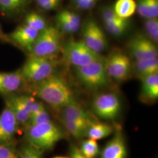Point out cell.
Returning a JSON list of instances; mask_svg holds the SVG:
<instances>
[{
    "instance_id": "1",
    "label": "cell",
    "mask_w": 158,
    "mask_h": 158,
    "mask_svg": "<svg viewBox=\"0 0 158 158\" xmlns=\"http://www.w3.org/2000/svg\"><path fill=\"white\" fill-rule=\"evenodd\" d=\"M35 93L42 101L56 109L75 102L73 91L68 83L62 78L53 74L37 83Z\"/></svg>"
},
{
    "instance_id": "2",
    "label": "cell",
    "mask_w": 158,
    "mask_h": 158,
    "mask_svg": "<svg viewBox=\"0 0 158 158\" xmlns=\"http://www.w3.org/2000/svg\"><path fill=\"white\" fill-rule=\"evenodd\" d=\"M65 137L62 128L52 121L28 126L26 138L28 143L43 151L49 150Z\"/></svg>"
},
{
    "instance_id": "3",
    "label": "cell",
    "mask_w": 158,
    "mask_h": 158,
    "mask_svg": "<svg viewBox=\"0 0 158 158\" xmlns=\"http://www.w3.org/2000/svg\"><path fill=\"white\" fill-rule=\"evenodd\" d=\"M62 43L60 30L53 26H46L40 31L30 49V56L51 57L59 51Z\"/></svg>"
},
{
    "instance_id": "4",
    "label": "cell",
    "mask_w": 158,
    "mask_h": 158,
    "mask_svg": "<svg viewBox=\"0 0 158 158\" xmlns=\"http://www.w3.org/2000/svg\"><path fill=\"white\" fill-rule=\"evenodd\" d=\"M55 68L50 57L30 56L20 71L23 80L37 83L52 76Z\"/></svg>"
},
{
    "instance_id": "5",
    "label": "cell",
    "mask_w": 158,
    "mask_h": 158,
    "mask_svg": "<svg viewBox=\"0 0 158 158\" xmlns=\"http://www.w3.org/2000/svg\"><path fill=\"white\" fill-rule=\"evenodd\" d=\"M64 54L68 62L75 67L102 60L100 53L93 51L83 40H70L64 47Z\"/></svg>"
},
{
    "instance_id": "6",
    "label": "cell",
    "mask_w": 158,
    "mask_h": 158,
    "mask_svg": "<svg viewBox=\"0 0 158 158\" xmlns=\"http://www.w3.org/2000/svg\"><path fill=\"white\" fill-rule=\"evenodd\" d=\"M76 74L82 84L90 88H99L107 84V74L103 60L76 67Z\"/></svg>"
},
{
    "instance_id": "7",
    "label": "cell",
    "mask_w": 158,
    "mask_h": 158,
    "mask_svg": "<svg viewBox=\"0 0 158 158\" xmlns=\"http://www.w3.org/2000/svg\"><path fill=\"white\" fill-rule=\"evenodd\" d=\"M92 108L100 118L106 120H114L121 112V102L115 94L104 93L97 95L93 99Z\"/></svg>"
},
{
    "instance_id": "8",
    "label": "cell",
    "mask_w": 158,
    "mask_h": 158,
    "mask_svg": "<svg viewBox=\"0 0 158 158\" xmlns=\"http://www.w3.org/2000/svg\"><path fill=\"white\" fill-rule=\"evenodd\" d=\"M104 63L108 77L118 81L128 78L131 64L129 57L124 53L119 51L114 52Z\"/></svg>"
},
{
    "instance_id": "9",
    "label": "cell",
    "mask_w": 158,
    "mask_h": 158,
    "mask_svg": "<svg viewBox=\"0 0 158 158\" xmlns=\"http://www.w3.org/2000/svg\"><path fill=\"white\" fill-rule=\"evenodd\" d=\"M82 31L83 41L91 49L98 53L106 50L108 45L106 36L95 21L91 19L87 21Z\"/></svg>"
},
{
    "instance_id": "10",
    "label": "cell",
    "mask_w": 158,
    "mask_h": 158,
    "mask_svg": "<svg viewBox=\"0 0 158 158\" xmlns=\"http://www.w3.org/2000/svg\"><path fill=\"white\" fill-rule=\"evenodd\" d=\"M131 54L136 60L158 58V49L156 44L141 34L136 35L129 42Z\"/></svg>"
},
{
    "instance_id": "11",
    "label": "cell",
    "mask_w": 158,
    "mask_h": 158,
    "mask_svg": "<svg viewBox=\"0 0 158 158\" xmlns=\"http://www.w3.org/2000/svg\"><path fill=\"white\" fill-rule=\"evenodd\" d=\"M18 123L11 107L6 104L0 114V145L12 142L17 132Z\"/></svg>"
},
{
    "instance_id": "12",
    "label": "cell",
    "mask_w": 158,
    "mask_h": 158,
    "mask_svg": "<svg viewBox=\"0 0 158 158\" xmlns=\"http://www.w3.org/2000/svg\"><path fill=\"white\" fill-rule=\"evenodd\" d=\"M35 102L34 97L28 96H15L7 102L11 107L18 124L28 123L30 118L32 105Z\"/></svg>"
},
{
    "instance_id": "13",
    "label": "cell",
    "mask_w": 158,
    "mask_h": 158,
    "mask_svg": "<svg viewBox=\"0 0 158 158\" xmlns=\"http://www.w3.org/2000/svg\"><path fill=\"white\" fill-rule=\"evenodd\" d=\"M39 32L23 23L12 32L8 35V37L15 45H17L29 51L36 40Z\"/></svg>"
},
{
    "instance_id": "14",
    "label": "cell",
    "mask_w": 158,
    "mask_h": 158,
    "mask_svg": "<svg viewBox=\"0 0 158 158\" xmlns=\"http://www.w3.org/2000/svg\"><path fill=\"white\" fill-rule=\"evenodd\" d=\"M127 149L123 134L117 131L101 152L100 158H127Z\"/></svg>"
},
{
    "instance_id": "15",
    "label": "cell",
    "mask_w": 158,
    "mask_h": 158,
    "mask_svg": "<svg viewBox=\"0 0 158 158\" xmlns=\"http://www.w3.org/2000/svg\"><path fill=\"white\" fill-rule=\"evenodd\" d=\"M23 81L20 70L13 72H0V94H9L18 90Z\"/></svg>"
},
{
    "instance_id": "16",
    "label": "cell",
    "mask_w": 158,
    "mask_h": 158,
    "mask_svg": "<svg viewBox=\"0 0 158 158\" xmlns=\"http://www.w3.org/2000/svg\"><path fill=\"white\" fill-rule=\"evenodd\" d=\"M62 108L63 120L81 121L91 123L94 121L92 116L76 102L70 103Z\"/></svg>"
},
{
    "instance_id": "17",
    "label": "cell",
    "mask_w": 158,
    "mask_h": 158,
    "mask_svg": "<svg viewBox=\"0 0 158 158\" xmlns=\"http://www.w3.org/2000/svg\"><path fill=\"white\" fill-rule=\"evenodd\" d=\"M142 96L148 100L158 98V73L141 77Z\"/></svg>"
},
{
    "instance_id": "18",
    "label": "cell",
    "mask_w": 158,
    "mask_h": 158,
    "mask_svg": "<svg viewBox=\"0 0 158 158\" xmlns=\"http://www.w3.org/2000/svg\"><path fill=\"white\" fill-rule=\"evenodd\" d=\"M113 131L114 128L111 125L95 121L89 127L85 136L90 139L97 141L110 135Z\"/></svg>"
},
{
    "instance_id": "19",
    "label": "cell",
    "mask_w": 158,
    "mask_h": 158,
    "mask_svg": "<svg viewBox=\"0 0 158 158\" xmlns=\"http://www.w3.org/2000/svg\"><path fill=\"white\" fill-rule=\"evenodd\" d=\"M134 66L136 72L141 78L158 73V58L136 60Z\"/></svg>"
},
{
    "instance_id": "20",
    "label": "cell",
    "mask_w": 158,
    "mask_h": 158,
    "mask_svg": "<svg viewBox=\"0 0 158 158\" xmlns=\"http://www.w3.org/2000/svg\"><path fill=\"white\" fill-rule=\"evenodd\" d=\"M28 0H0V10L5 15L13 16L26 8Z\"/></svg>"
},
{
    "instance_id": "21",
    "label": "cell",
    "mask_w": 158,
    "mask_h": 158,
    "mask_svg": "<svg viewBox=\"0 0 158 158\" xmlns=\"http://www.w3.org/2000/svg\"><path fill=\"white\" fill-rule=\"evenodd\" d=\"M113 9L119 17L128 19L135 12L136 3L135 0H117Z\"/></svg>"
},
{
    "instance_id": "22",
    "label": "cell",
    "mask_w": 158,
    "mask_h": 158,
    "mask_svg": "<svg viewBox=\"0 0 158 158\" xmlns=\"http://www.w3.org/2000/svg\"><path fill=\"white\" fill-rule=\"evenodd\" d=\"M61 121L69 134L76 138H80L86 135L87 130L92 123L63 119H61Z\"/></svg>"
},
{
    "instance_id": "23",
    "label": "cell",
    "mask_w": 158,
    "mask_h": 158,
    "mask_svg": "<svg viewBox=\"0 0 158 158\" xmlns=\"http://www.w3.org/2000/svg\"><path fill=\"white\" fill-rule=\"evenodd\" d=\"M24 23L38 32L45 28L47 26L45 18L39 14L34 12H30L26 15Z\"/></svg>"
},
{
    "instance_id": "24",
    "label": "cell",
    "mask_w": 158,
    "mask_h": 158,
    "mask_svg": "<svg viewBox=\"0 0 158 158\" xmlns=\"http://www.w3.org/2000/svg\"><path fill=\"white\" fill-rule=\"evenodd\" d=\"M79 149L87 158H96L100 151L98 145L96 140L90 138L82 142Z\"/></svg>"
},
{
    "instance_id": "25",
    "label": "cell",
    "mask_w": 158,
    "mask_h": 158,
    "mask_svg": "<svg viewBox=\"0 0 158 158\" xmlns=\"http://www.w3.org/2000/svg\"><path fill=\"white\" fill-rule=\"evenodd\" d=\"M104 23L108 32L114 36L123 35L128 27V19H121L117 21H104Z\"/></svg>"
},
{
    "instance_id": "26",
    "label": "cell",
    "mask_w": 158,
    "mask_h": 158,
    "mask_svg": "<svg viewBox=\"0 0 158 158\" xmlns=\"http://www.w3.org/2000/svg\"><path fill=\"white\" fill-rule=\"evenodd\" d=\"M144 28L147 32V37L155 44L156 42H158V18L146 19L144 23Z\"/></svg>"
},
{
    "instance_id": "27",
    "label": "cell",
    "mask_w": 158,
    "mask_h": 158,
    "mask_svg": "<svg viewBox=\"0 0 158 158\" xmlns=\"http://www.w3.org/2000/svg\"><path fill=\"white\" fill-rule=\"evenodd\" d=\"M43 151L31 144L23 145L18 152L19 158H42Z\"/></svg>"
},
{
    "instance_id": "28",
    "label": "cell",
    "mask_w": 158,
    "mask_h": 158,
    "mask_svg": "<svg viewBox=\"0 0 158 158\" xmlns=\"http://www.w3.org/2000/svg\"><path fill=\"white\" fill-rule=\"evenodd\" d=\"M0 158H19L14 142L0 145Z\"/></svg>"
},
{
    "instance_id": "29",
    "label": "cell",
    "mask_w": 158,
    "mask_h": 158,
    "mask_svg": "<svg viewBox=\"0 0 158 158\" xmlns=\"http://www.w3.org/2000/svg\"><path fill=\"white\" fill-rule=\"evenodd\" d=\"M51 117L46 110L45 108H44L42 110H41L40 113H38L35 115L31 117L29 119L27 124L28 126L40 124L43 123H45L51 121Z\"/></svg>"
},
{
    "instance_id": "30",
    "label": "cell",
    "mask_w": 158,
    "mask_h": 158,
    "mask_svg": "<svg viewBox=\"0 0 158 158\" xmlns=\"http://www.w3.org/2000/svg\"><path fill=\"white\" fill-rule=\"evenodd\" d=\"M57 28L60 31H63L66 33L72 34L78 31L79 27L74 25L73 23H69L68 21L61 18L60 17H56Z\"/></svg>"
},
{
    "instance_id": "31",
    "label": "cell",
    "mask_w": 158,
    "mask_h": 158,
    "mask_svg": "<svg viewBox=\"0 0 158 158\" xmlns=\"http://www.w3.org/2000/svg\"><path fill=\"white\" fill-rule=\"evenodd\" d=\"M57 17L63 18L79 28L81 25L80 17L78 14L74 12L69 11L68 10H64L61 11L59 13H58Z\"/></svg>"
},
{
    "instance_id": "32",
    "label": "cell",
    "mask_w": 158,
    "mask_h": 158,
    "mask_svg": "<svg viewBox=\"0 0 158 158\" xmlns=\"http://www.w3.org/2000/svg\"><path fill=\"white\" fill-rule=\"evenodd\" d=\"M101 14L103 21H117L122 19L119 17L114 11L113 8L110 6H104L101 10Z\"/></svg>"
},
{
    "instance_id": "33",
    "label": "cell",
    "mask_w": 158,
    "mask_h": 158,
    "mask_svg": "<svg viewBox=\"0 0 158 158\" xmlns=\"http://www.w3.org/2000/svg\"><path fill=\"white\" fill-rule=\"evenodd\" d=\"M136 10L139 15L145 19L151 18L149 10L148 0H137Z\"/></svg>"
},
{
    "instance_id": "34",
    "label": "cell",
    "mask_w": 158,
    "mask_h": 158,
    "mask_svg": "<svg viewBox=\"0 0 158 158\" xmlns=\"http://www.w3.org/2000/svg\"><path fill=\"white\" fill-rule=\"evenodd\" d=\"M62 0H49L39 5L40 8L45 11H51L59 6Z\"/></svg>"
},
{
    "instance_id": "35",
    "label": "cell",
    "mask_w": 158,
    "mask_h": 158,
    "mask_svg": "<svg viewBox=\"0 0 158 158\" xmlns=\"http://www.w3.org/2000/svg\"><path fill=\"white\" fill-rule=\"evenodd\" d=\"M148 4L151 18H158V0H148Z\"/></svg>"
},
{
    "instance_id": "36",
    "label": "cell",
    "mask_w": 158,
    "mask_h": 158,
    "mask_svg": "<svg viewBox=\"0 0 158 158\" xmlns=\"http://www.w3.org/2000/svg\"><path fill=\"white\" fill-rule=\"evenodd\" d=\"M70 155L71 158H87L80 151L78 147L74 145L70 147Z\"/></svg>"
},
{
    "instance_id": "37",
    "label": "cell",
    "mask_w": 158,
    "mask_h": 158,
    "mask_svg": "<svg viewBox=\"0 0 158 158\" xmlns=\"http://www.w3.org/2000/svg\"><path fill=\"white\" fill-rule=\"evenodd\" d=\"M98 0H85V1L78 6L77 8L83 10H90L93 8Z\"/></svg>"
},
{
    "instance_id": "38",
    "label": "cell",
    "mask_w": 158,
    "mask_h": 158,
    "mask_svg": "<svg viewBox=\"0 0 158 158\" xmlns=\"http://www.w3.org/2000/svg\"><path fill=\"white\" fill-rule=\"evenodd\" d=\"M44 108H45V107H44V106L43 105V104L42 102H36L35 100V102H34L32 108H31L30 118L33 117L34 115H35L38 113H40V111L41 110H42Z\"/></svg>"
},
{
    "instance_id": "39",
    "label": "cell",
    "mask_w": 158,
    "mask_h": 158,
    "mask_svg": "<svg viewBox=\"0 0 158 158\" xmlns=\"http://www.w3.org/2000/svg\"><path fill=\"white\" fill-rule=\"evenodd\" d=\"M0 40L4 42V43H8V44H12L11 40L10 39V38L8 37V35H6L4 32L3 30L1 28V24H0Z\"/></svg>"
},
{
    "instance_id": "40",
    "label": "cell",
    "mask_w": 158,
    "mask_h": 158,
    "mask_svg": "<svg viewBox=\"0 0 158 158\" xmlns=\"http://www.w3.org/2000/svg\"><path fill=\"white\" fill-rule=\"evenodd\" d=\"M84 1H85V0H73V2L74 4L77 8H78V6L81 4H82Z\"/></svg>"
},
{
    "instance_id": "41",
    "label": "cell",
    "mask_w": 158,
    "mask_h": 158,
    "mask_svg": "<svg viewBox=\"0 0 158 158\" xmlns=\"http://www.w3.org/2000/svg\"><path fill=\"white\" fill-rule=\"evenodd\" d=\"M35 1H36V4H38V6H39L40 4L44 3V2H46V1H49V0H35Z\"/></svg>"
},
{
    "instance_id": "42",
    "label": "cell",
    "mask_w": 158,
    "mask_h": 158,
    "mask_svg": "<svg viewBox=\"0 0 158 158\" xmlns=\"http://www.w3.org/2000/svg\"><path fill=\"white\" fill-rule=\"evenodd\" d=\"M53 158H69V157H66V156H56V157H54Z\"/></svg>"
}]
</instances>
